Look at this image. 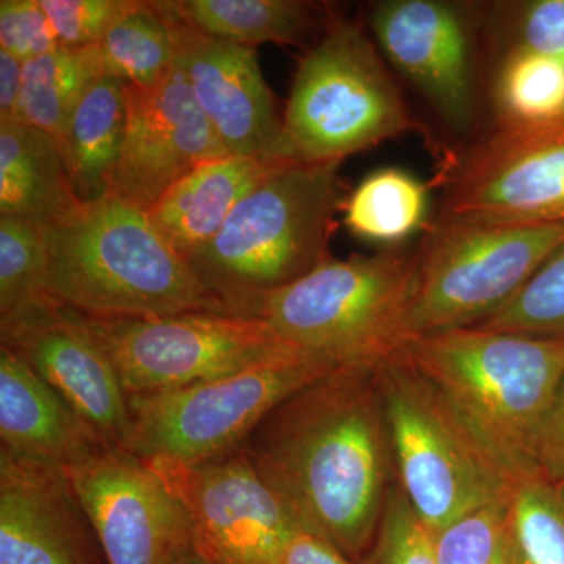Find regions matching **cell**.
I'll use <instances>...</instances> for the list:
<instances>
[{
    "instance_id": "obj_27",
    "label": "cell",
    "mask_w": 564,
    "mask_h": 564,
    "mask_svg": "<svg viewBox=\"0 0 564 564\" xmlns=\"http://www.w3.org/2000/svg\"><path fill=\"white\" fill-rule=\"evenodd\" d=\"M104 76L126 85L150 87L174 66V39L169 18L154 2L131 0L98 44Z\"/></svg>"
},
{
    "instance_id": "obj_23",
    "label": "cell",
    "mask_w": 564,
    "mask_h": 564,
    "mask_svg": "<svg viewBox=\"0 0 564 564\" xmlns=\"http://www.w3.org/2000/svg\"><path fill=\"white\" fill-rule=\"evenodd\" d=\"M181 20L207 35L242 46H296L323 22L322 7L304 0H166Z\"/></svg>"
},
{
    "instance_id": "obj_14",
    "label": "cell",
    "mask_w": 564,
    "mask_h": 564,
    "mask_svg": "<svg viewBox=\"0 0 564 564\" xmlns=\"http://www.w3.org/2000/svg\"><path fill=\"white\" fill-rule=\"evenodd\" d=\"M172 25L174 65L187 77L193 98L229 155L291 159L284 121L254 47L207 35L158 0Z\"/></svg>"
},
{
    "instance_id": "obj_21",
    "label": "cell",
    "mask_w": 564,
    "mask_h": 564,
    "mask_svg": "<svg viewBox=\"0 0 564 564\" xmlns=\"http://www.w3.org/2000/svg\"><path fill=\"white\" fill-rule=\"evenodd\" d=\"M80 204L57 139L22 121L0 122V217L51 225Z\"/></svg>"
},
{
    "instance_id": "obj_4",
    "label": "cell",
    "mask_w": 564,
    "mask_h": 564,
    "mask_svg": "<svg viewBox=\"0 0 564 564\" xmlns=\"http://www.w3.org/2000/svg\"><path fill=\"white\" fill-rule=\"evenodd\" d=\"M415 273L417 252L403 248L332 258L291 284L240 300L231 313L333 361L381 364L406 343Z\"/></svg>"
},
{
    "instance_id": "obj_30",
    "label": "cell",
    "mask_w": 564,
    "mask_h": 564,
    "mask_svg": "<svg viewBox=\"0 0 564 564\" xmlns=\"http://www.w3.org/2000/svg\"><path fill=\"white\" fill-rule=\"evenodd\" d=\"M474 326L489 332L564 339V243L510 302Z\"/></svg>"
},
{
    "instance_id": "obj_33",
    "label": "cell",
    "mask_w": 564,
    "mask_h": 564,
    "mask_svg": "<svg viewBox=\"0 0 564 564\" xmlns=\"http://www.w3.org/2000/svg\"><path fill=\"white\" fill-rule=\"evenodd\" d=\"M63 47L98 46L131 0H40Z\"/></svg>"
},
{
    "instance_id": "obj_35",
    "label": "cell",
    "mask_w": 564,
    "mask_h": 564,
    "mask_svg": "<svg viewBox=\"0 0 564 564\" xmlns=\"http://www.w3.org/2000/svg\"><path fill=\"white\" fill-rule=\"evenodd\" d=\"M513 10L508 46L564 63V0H532Z\"/></svg>"
},
{
    "instance_id": "obj_20",
    "label": "cell",
    "mask_w": 564,
    "mask_h": 564,
    "mask_svg": "<svg viewBox=\"0 0 564 564\" xmlns=\"http://www.w3.org/2000/svg\"><path fill=\"white\" fill-rule=\"evenodd\" d=\"M291 162L225 155L199 163L163 193L148 217L187 261L217 236L248 193Z\"/></svg>"
},
{
    "instance_id": "obj_34",
    "label": "cell",
    "mask_w": 564,
    "mask_h": 564,
    "mask_svg": "<svg viewBox=\"0 0 564 564\" xmlns=\"http://www.w3.org/2000/svg\"><path fill=\"white\" fill-rule=\"evenodd\" d=\"M61 47V40L40 0L0 2V51L28 62Z\"/></svg>"
},
{
    "instance_id": "obj_25",
    "label": "cell",
    "mask_w": 564,
    "mask_h": 564,
    "mask_svg": "<svg viewBox=\"0 0 564 564\" xmlns=\"http://www.w3.org/2000/svg\"><path fill=\"white\" fill-rule=\"evenodd\" d=\"M497 128H545L564 122V63L507 46L492 82Z\"/></svg>"
},
{
    "instance_id": "obj_28",
    "label": "cell",
    "mask_w": 564,
    "mask_h": 564,
    "mask_svg": "<svg viewBox=\"0 0 564 564\" xmlns=\"http://www.w3.org/2000/svg\"><path fill=\"white\" fill-rule=\"evenodd\" d=\"M510 564H564V491L541 474L511 485L507 497Z\"/></svg>"
},
{
    "instance_id": "obj_32",
    "label": "cell",
    "mask_w": 564,
    "mask_h": 564,
    "mask_svg": "<svg viewBox=\"0 0 564 564\" xmlns=\"http://www.w3.org/2000/svg\"><path fill=\"white\" fill-rule=\"evenodd\" d=\"M367 564H437L433 534L400 486H392Z\"/></svg>"
},
{
    "instance_id": "obj_39",
    "label": "cell",
    "mask_w": 564,
    "mask_h": 564,
    "mask_svg": "<svg viewBox=\"0 0 564 564\" xmlns=\"http://www.w3.org/2000/svg\"><path fill=\"white\" fill-rule=\"evenodd\" d=\"M173 564H209L206 562V560H203L202 556L196 554L195 551L187 552V554H184L181 556V558H177L176 562Z\"/></svg>"
},
{
    "instance_id": "obj_6",
    "label": "cell",
    "mask_w": 564,
    "mask_h": 564,
    "mask_svg": "<svg viewBox=\"0 0 564 564\" xmlns=\"http://www.w3.org/2000/svg\"><path fill=\"white\" fill-rule=\"evenodd\" d=\"M381 57L355 22L329 21L300 61L282 115L291 161L344 162L419 128Z\"/></svg>"
},
{
    "instance_id": "obj_18",
    "label": "cell",
    "mask_w": 564,
    "mask_h": 564,
    "mask_svg": "<svg viewBox=\"0 0 564 564\" xmlns=\"http://www.w3.org/2000/svg\"><path fill=\"white\" fill-rule=\"evenodd\" d=\"M0 564H107L68 474L0 452Z\"/></svg>"
},
{
    "instance_id": "obj_2",
    "label": "cell",
    "mask_w": 564,
    "mask_h": 564,
    "mask_svg": "<svg viewBox=\"0 0 564 564\" xmlns=\"http://www.w3.org/2000/svg\"><path fill=\"white\" fill-rule=\"evenodd\" d=\"M41 226L47 295L66 310L106 318L232 315L147 212L115 193Z\"/></svg>"
},
{
    "instance_id": "obj_26",
    "label": "cell",
    "mask_w": 564,
    "mask_h": 564,
    "mask_svg": "<svg viewBox=\"0 0 564 564\" xmlns=\"http://www.w3.org/2000/svg\"><path fill=\"white\" fill-rule=\"evenodd\" d=\"M104 76L98 46L61 50L24 62L18 120L58 140L91 82Z\"/></svg>"
},
{
    "instance_id": "obj_12",
    "label": "cell",
    "mask_w": 564,
    "mask_h": 564,
    "mask_svg": "<svg viewBox=\"0 0 564 564\" xmlns=\"http://www.w3.org/2000/svg\"><path fill=\"white\" fill-rule=\"evenodd\" d=\"M441 215L521 223H564V122L496 128L445 181Z\"/></svg>"
},
{
    "instance_id": "obj_16",
    "label": "cell",
    "mask_w": 564,
    "mask_h": 564,
    "mask_svg": "<svg viewBox=\"0 0 564 564\" xmlns=\"http://www.w3.org/2000/svg\"><path fill=\"white\" fill-rule=\"evenodd\" d=\"M378 50L456 129L474 120L477 69L473 18L444 0H384L370 13Z\"/></svg>"
},
{
    "instance_id": "obj_36",
    "label": "cell",
    "mask_w": 564,
    "mask_h": 564,
    "mask_svg": "<svg viewBox=\"0 0 564 564\" xmlns=\"http://www.w3.org/2000/svg\"><path fill=\"white\" fill-rule=\"evenodd\" d=\"M538 473L564 491V380L538 436Z\"/></svg>"
},
{
    "instance_id": "obj_3",
    "label": "cell",
    "mask_w": 564,
    "mask_h": 564,
    "mask_svg": "<svg viewBox=\"0 0 564 564\" xmlns=\"http://www.w3.org/2000/svg\"><path fill=\"white\" fill-rule=\"evenodd\" d=\"M480 437L511 485L538 473V436L564 380V339L466 326L413 336L399 351Z\"/></svg>"
},
{
    "instance_id": "obj_24",
    "label": "cell",
    "mask_w": 564,
    "mask_h": 564,
    "mask_svg": "<svg viewBox=\"0 0 564 564\" xmlns=\"http://www.w3.org/2000/svg\"><path fill=\"white\" fill-rule=\"evenodd\" d=\"M430 209V188L414 174L395 166L367 174L345 196L344 223L358 239L384 245L383 250L422 231Z\"/></svg>"
},
{
    "instance_id": "obj_5",
    "label": "cell",
    "mask_w": 564,
    "mask_h": 564,
    "mask_svg": "<svg viewBox=\"0 0 564 564\" xmlns=\"http://www.w3.org/2000/svg\"><path fill=\"white\" fill-rule=\"evenodd\" d=\"M340 163L282 166L187 259L229 313L240 300L291 284L332 259L329 240L345 202Z\"/></svg>"
},
{
    "instance_id": "obj_22",
    "label": "cell",
    "mask_w": 564,
    "mask_h": 564,
    "mask_svg": "<svg viewBox=\"0 0 564 564\" xmlns=\"http://www.w3.org/2000/svg\"><path fill=\"white\" fill-rule=\"evenodd\" d=\"M128 128V87L117 77L93 80L58 137L63 161L82 203L110 192Z\"/></svg>"
},
{
    "instance_id": "obj_9",
    "label": "cell",
    "mask_w": 564,
    "mask_h": 564,
    "mask_svg": "<svg viewBox=\"0 0 564 564\" xmlns=\"http://www.w3.org/2000/svg\"><path fill=\"white\" fill-rule=\"evenodd\" d=\"M563 243L564 223L440 215L415 251L408 339L484 322Z\"/></svg>"
},
{
    "instance_id": "obj_7",
    "label": "cell",
    "mask_w": 564,
    "mask_h": 564,
    "mask_svg": "<svg viewBox=\"0 0 564 564\" xmlns=\"http://www.w3.org/2000/svg\"><path fill=\"white\" fill-rule=\"evenodd\" d=\"M397 485L436 534L508 497L511 480L452 403L397 352L380 364Z\"/></svg>"
},
{
    "instance_id": "obj_19",
    "label": "cell",
    "mask_w": 564,
    "mask_h": 564,
    "mask_svg": "<svg viewBox=\"0 0 564 564\" xmlns=\"http://www.w3.org/2000/svg\"><path fill=\"white\" fill-rule=\"evenodd\" d=\"M0 452L69 473L111 445L20 356L0 347Z\"/></svg>"
},
{
    "instance_id": "obj_8",
    "label": "cell",
    "mask_w": 564,
    "mask_h": 564,
    "mask_svg": "<svg viewBox=\"0 0 564 564\" xmlns=\"http://www.w3.org/2000/svg\"><path fill=\"white\" fill-rule=\"evenodd\" d=\"M345 366L284 345L239 372L176 389L129 397L126 451L143 459L202 463L242 448L293 393Z\"/></svg>"
},
{
    "instance_id": "obj_17",
    "label": "cell",
    "mask_w": 564,
    "mask_h": 564,
    "mask_svg": "<svg viewBox=\"0 0 564 564\" xmlns=\"http://www.w3.org/2000/svg\"><path fill=\"white\" fill-rule=\"evenodd\" d=\"M2 347L51 386L111 447H128L129 397L79 314L52 302L0 325Z\"/></svg>"
},
{
    "instance_id": "obj_31",
    "label": "cell",
    "mask_w": 564,
    "mask_h": 564,
    "mask_svg": "<svg viewBox=\"0 0 564 564\" xmlns=\"http://www.w3.org/2000/svg\"><path fill=\"white\" fill-rule=\"evenodd\" d=\"M433 541L437 564H510L507 499L463 516Z\"/></svg>"
},
{
    "instance_id": "obj_15",
    "label": "cell",
    "mask_w": 564,
    "mask_h": 564,
    "mask_svg": "<svg viewBox=\"0 0 564 564\" xmlns=\"http://www.w3.org/2000/svg\"><path fill=\"white\" fill-rule=\"evenodd\" d=\"M128 87V128L110 192L144 212L182 176L229 155L176 65L150 87Z\"/></svg>"
},
{
    "instance_id": "obj_1",
    "label": "cell",
    "mask_w": 564,
    "mask_h": 564,
    "mask_svg": "<svg viewBox=\"0 0 564 564\" xmlns=\"http://www.w3.org/2000/svg\"><path fill=\"white\" fill-rule=\"evenodd\" d=\"M243 448L303 525L352 562L369 554L397 481L380 364H345L293 393Z\"/></svg>"
},
{
    "instance_id": "obj_13",
    "label": "cell",
    "mask_w": 564,
    "mask_h": 564,
    "mask_svg": "<svg viewBox=\"0 0 564 564\" xmlns=\"http://www.w3.org/2000/svg\"><path fill=\"white\" fill-rule=\"evenodd\" d=\"M66 474L107 564H173L192 551L184 507L140 456L110 447Z\"/></svg>"
},
{
    "instance_id": "obj_11",
    "label": "cell",
    "mask_w": 564,
    "mask_h": 564,
    "mask_svg": "<svg viewBox=\"0 0 564 564\" xmlns=\"http://www.w3.org/2000/svg\"><path fill=\"white\" fill-rule=\"evenodd\" d=\"M180 499L209 564H281L299 519L245 448L202 463L144 459Z\"/></svg>"
},
{
    "instance_id": "obj_10",
    "label": "cell",
    "mask_w": 564,
    "mask_h": 564,
    "mask_svg": "<svg viewBox=\"0 0 564 564\" xmlns=\"http://www.w3.org/2000/svg\"><path fill=\"white\" fill-rule=\"evenodd\" d=\"M79 317L109 356L128 397L226 377L289 345L262 322L239 315Z\"/></svg>"
},
{
    "instance_id": "obj_37",
    "label": "cell",
    "mask_w": 564,
    "mask_h": 564,
    "mask_svg": "<svg viewBox=\"0 0 564 564\" xmlns=\"http://www.w3.org/2000/svg\"><path fill=\"white\" fill-rule=\"evenodd\" d=\"M281 564H355L322 534L300 522Z\"/></svg>"
},
{
    "instance_id": "obj_29",
    "label": "cell",
    "mask_w": 564,
    "mask_h": 564,
    "mask_svg": "<svg viewBox=\"0 0 564 564\" xmlns=\"http://www.w3.org/2000/svg\"><path fill=\"white\" fill-rule=\"evenodd\" d=\"M43 226L0 217V325L54 302L46 291Z\"/></svg>"
},
{
    "instance_id": "obj_38",
    "label": "cell",
    "mask_w": 564,
    "mask_h": 564,
    "mask_svg": "<svg viewBox=\"0 0 564 564\" xmlns=\"http://www.w3.org/2000/svg\"><path fill=\"white\" fill-rule=\"evenodd\" d=\"M24 62L0 51V122L20 121Z\"/></svg>"
}]
</instances>
